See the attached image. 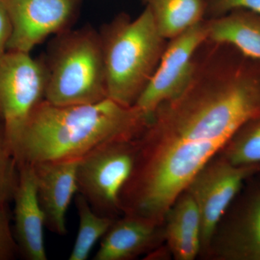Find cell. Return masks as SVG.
Wrapping results in <instances>:
<instances>
[{
	"label": "cell",
	"instance_id": "obj_4",
	"mask_svg": "<svg viewBox=\"0 0 260 260\" xmlns=\"http://www.w3.org/2000/svg\"><path fill=\"white\" fill-rule=\"evenodd\" d=\"M46 69L44 100L51 104L79 105L108 98L100 34L91 29L64 36Z\"/></svg>",
	"mask_w": 260,
	"mask_h": 260
},
{
	"label": "cell",
	"instance_id": "obj_12",
	"mask_svg": "<svg viewBox=\"0 0 260 260\" xmlns=\"http://www.w3.org/2000/svg\"><path fill=\"white\" fill-rule=\"evenodd\" d=\"M18 181L13 201L14 236L19 253L28 260H47L44 243L45 220L37 196V181L31 164H18Z\"/></svg>",
	"mask_w": 260,
	"mask_h": 260
},
{
	"label": "cell",
	"instance_id": "obj_2",
	"mask_svg": "<svg viewBox=\"0 0 260 260\" xmlns=\"http://www.w3.org/2000/svg\"><path fill=\"white\" fill-rule=\"evenodd\" d=\"M150 116L107 98L99 102L56 106L43 100L15 145L18 164L80 159L111 142L139 138Z\"/></svg>",
	"mask_w": 260,
	"mask_h": 260
},
{
	"label": "cell",
	"instance_id": "obj_22",
	"mask_svg": "<svg viewBox=\"0 0 260 260\" xmlns=\"http://www.w3.org/2000/svg\"><path fill=\"white\" fill-rule=\"evenodd\" d=\"M13 32V25L4 3H0V57L8 51V43Z\"/></svg>",
	"mask_w": 260,
	"mask_h": 260
},
{
	"label": "cell",
	"instance_id": "obj_23",
	"mask_svg": "<svg viewBox=\"0 0 260 260\" xmlns=\"http://www.w3.org/2000/svg\"><path fill=\"white\" fill-rule=\"evenodd\" d=\"M2 1H3V0H0V3H1Z\"/></svg>",
	"mask_w": 260,
	"mask_h": 260
},
{
	"label": "cell",
	"instance_id": "obj_18",
	"mask_svg": "<svg viewBox=\"0 0 260 260\" xmlns=\"http://www.w3.org/2000/svg\"><path fill=\"white\" fill-rule=\"evenodd\" d=\"M218 154L238 167L260 165V115L244 123Z\"/></svg>",
	"mask_w": 260,
	"mask_h": 260
},
{
	"label": "cell",
	"instance_id": "obj_19",
	"mask_svg": "<svg viewBox=\"0 0 260 260\" xmlns=\"http://www.w3.org/2000/svg\"><path fill=\"white\" fill-rule=\"evenodd\" d=\"M18 166L4 132L0 128V208L13 200L18 181Z\"/></svg>",
	"mask_w": 260,
	"mask_h": 260
},
{
	"label": "cell",
	"instance_id": "obj_8",
	"mask_svg": "<svg viewBox=\"0 0 260 260\" xmlns=\"http://www.w3.org/2000/svg\"><path fill=\"white\" fill-rule=\"evenodd\" d=\"M260 170V165H233L217 154L195 174L185 190L198 207L201 220V250L209 246L217 225L245 181Z\"/></svg>",
	"mask_w": 260,
	"mask_h": 260
},
{
	"label": "cell",
	"instance_id": "obj_1",
	"mask_svg": "<svg viewBox=\"0 0 260 260\" xmlns=\"http://www.w3.org/2000/svg\"><path fill=\"white\" fill-rule=\"evenodd\" d=\"M259 115L260 62L225 44H203L185 87L158 106L137 139L134 167L119 196L122 215L164 225L195 174Z\"/></svg>",
	"mask_w": 260,
	"mask_h": 260
},
{
	"label": "cell",
	"instance_id": "obj_16",
	"mask_svg": "<svg viewBox=\"0 0 260 260\" xmlns=\"http://www.w3.org/2000/svg\"><path fill=\"white\" fill-rule=\"evenodd\" d=\"M148 8L160 35L167 40L185 31L206 17L207 0H140Z\"/></svg>",
	"mask_w": 260,
	"mask_h": 260
},
{
	"label": "cell",
	"instance_id": "obj_21",
	"mask_svg": "<svg viewBox=\"0 0 260 260\" xmlns=\"http://www.w3.org/2000/svg\"><path fill=\"white\" fill-rule=\"evenodd\" d=\"M236 10H246L260 14V0H207L205 19L217 18Z\"/></svg>",
	"mask_w": 260,
	"mask_h": 260
},
{
	"label": "cell",
	"instance_id": "obj_6",
	"mask_svg": "<svg viewBox=\"0 0 260 260\" xmlns=\"http://www.w3.org/2000/svg\"><path fill=\"white\" fill-rule=\"evenodd\" d=\"M46 83V67L30 53L8 51L0 57V128L13 153L32 112L44 99Z\"/></svg>",
	"mask_w": 260,
	"mask_h": 260
},
{
	"label": "cell",
	"instance_id": "obj_3",
	"mask_svg": "<svg viewBox=\"0 0 260 260\" xmlns=\"http://www.w3.org/2000/svg\"><path fill=\"white\" fill-rule=\"evenodd\" d=\"M100 37L107 96L133 107L155 73L168 40L147 7L135 19L118 15L105 25Z\"/></svg>",
	"mask_w": 260,
	"mask_h": 260
},
{
	"label": "cell",
	"instance_id": "obj_14",
	"mask_svg": "<svg viewBox=\"0 0 260 260\" xmlns=\"http://www.w3.org/2000/svg\"><path fill=\"white\" fill-rule=\"evenodd\" d=\"M168 250L177 260H193L201 250V220L198 205L184 190L166 214L164 222Z\"/></svg>",
	"mask_w": 260,
	"mask_h": 260
},
{
	"label": "cell",
	"instance_id": "obj_5",
	"mask_svg": "<svg viewBox=\"0 0 260 260\" xmlns=\"http://www.w3.org/2000/svg\"><path fill=\"white\" fill-rule=\"evenodd\" d=\"M137 139L106 143L80 159L78 193L99 215L112 218L122 215L119 196L134 167Z\"/></svg>",
	"mask_w": 260,
	"mask_h": 260
},
{
	"label": "cell",
	"instance_id": "obj_11",
	"mask_svg": "<svg viewBox=\"0 0 260 260\" xmlns=\"http://www.w3.org/2000/svg\"><path fill=\"white\" fill-rule=\"evenodd\" d=\"M79 160H47L31 164L45 226L57 235L68 233L65 218L68 207L78 193L77 168Z\"/></svg>",
	"mask_w": 260,
	"mask_h": 260
},
{
	"label": "cell",
	"instance_id": "obj_9",
	"mask_svg": "<svg viewBox=\"0 0 260 260\" xmlns=\"http://www.w3.org/2000/svg\"><path fill=\"white\" fill-rule=\"evenodd\" d=\"M207 39L205 20L169 40L155 73L135 106L151 116L162 103L181 92L190 78L195 54Z\"/></svg>",
	"mask_w": 260,
	"mask_h": 260
},
{
	"label": "cell",
	"instance_id": "obj_15",
	"mask_svg": "<svg viewBox=\"0 0 260 260\" xmlns=\"http://www.w3.org/2000/svg\"><path fill=\"white\" fill-rule=\"evenodd\" d=\"M208 39L235 48L248 57L260 61V14L236 10L217 18L205 19Z\"/></svg>",
	"mask_w": 260,
	"mask_h": 260
},
{
	"label": "cell",
	"instance_id": "obj_10",
	"mask_svg": "<svg viewBox=\"0 0 260 260\" xmlns=\"http://www.w3.org/2000/svg\"><path fill=\"white\" fill-rule=\"evenodd\" d=\"M13 32L8 51L30 53L46 38L62 30L73 18L78 0H3Z\"/></svg>",
	"mask_w": 260,
	"mask_h": 260
},
{
	"label": "cell",
	"instance_id": "obj_17",
	"mask_svg": "<svg viewBox=\"0 0 260 260\" xmlns=\"http://www.w3.org/2000/svg\"><path fill=\"white\" fill-rule=\"evenodd\" d=\"M75 200L79 217V228L69 259L86 260L94 245L107 234L116 218L102 216L95 213L80 193L75 194Z\"/></svg>",
	"mask_w": 260,
	"mask_h": 260
},
{
	"label": "cell",
	"instance_id": "obj_7",
	"mask_svg": "<svg viewBox=\"0 0 260 260\" xmlns=\"http://www.w3.org/2000/svg\"><path fill=\"white\" fill-rule=\"evenodd\" d=\"M200 257L260 260V170L245 181Z\"/></svg>",
	"mask_w": 260,
	"mask_h": 260
},
{
	"label": "cell",
	"instance_id": "obj_20",
	"mask_svg": "<svg viewBox=\"0 0 260 260\" xmlns=\"http://www.w3.org/2000/svg\"><path fill=\"white\" fill-rule=\"evenodd\" d=\"M18 253V244L10 225L8 208H0V260L14 259Z\"/></svg>",
	"mask_w": 260,
	"mask_h": 260
},
{
	"label": "cell",
	"instance_id": "obj_13",
	"mask_svg": "<svg viewBox=\"0 0 260 260\" xmlns=\"http://www.w3.org/2000/svg\"><path fill=\"white\" fill-rule=\"evenodd\" d=\"M165 243L164 225L142 217L122 215L101 242L94 260H133L150 254Z\"/></svg>",
	"mask_w": 260,
	"mask_h": 260
}]
</instances>
